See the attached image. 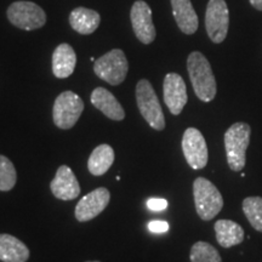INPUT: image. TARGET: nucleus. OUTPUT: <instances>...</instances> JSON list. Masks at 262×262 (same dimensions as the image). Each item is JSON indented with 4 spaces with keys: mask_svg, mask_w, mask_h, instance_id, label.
Wrapping results in <instances>:
<instances>
[{
    "mask_svg": "<svg viewBox=\"0 0 262 262\" xmlns=\"http://www.w3.org/2000/svg\"><path fill=\"white\" fill-rule=\"evenodd\" d=\"M187 70L196 97L203 102L214 100L217 86L208 58L199 51L191 52L187 58Z\"/></svg>",
    "mask_w": 262,
    "mask_h": 262,
    "instance_id": "f257e3e1",
    "label": "nucleus"
},
{
    "mask_svg": "<svg viewBox=\"0 0 262 262\" xmlns=\"http://www.w3.org/2000/svg\"><path fill=\"white\" fill-rule=\"evenodd\" d=\"M251 127L247 123H234L225 134L227 163L233 171H242L247 163V149L250 143Z\"/></svg>",
    "mask_w": 262,
    "mask_h": 262,
    "instance_id": "f03ea898",
    "label": "nucleus"
},
{
    "mask_svg": "<svg viewBox=\"0 0 262 262\" xmlns=\"http://www.w3.org/2000/svg\"><path fill=\"white\" fill-rule=\"evenodd\" d=\"M193 196L195 210L199 217L210 221L224 208V198L211 181L205 178H196L193 182Z\"/></svg>",
    "mask_w": 262,
    "mask_h": 262,
    "instance_id": "7ed1b4c3",
    "label": "nucleus"
},
{
    "mask_svg": "<svg viewBox=\"0 0 262 262\" xmlns=\"http://www.w3.org/2000/svg\"><path fill=\"white\" fill-rule=\"evenodd\" d=\"M136 102L141 116L155 130L165 127V118L152 84L147 79L140 80L136 85Z\"/></svg>",
    "mask_w": 262,
    "mask_h": 262,
    "instance_id": "20e7f679",
    "label": "nucleus"
},
{
    "mask_svg": "<svg viewBox=\"0 0 262 262\" xmlns=\"http://www.w3.org/2000/svg\"><path fill=\"white\" fill-rule=\"evenodd\" d=\"M129 63L120 49H113L94 63V72L100 79L111 85H119L125 80Z\"/></svg>",
    "mask_w": 262,
    "mask_h": 262,
    "instance_id": "39448f33",
    "label": "nucleus"
},
{
    "mask_svg": "<svg viewBox=\"0 0 262 262\" xmlns=\"http://www.w3.org/2000/svg\"><path fill=\"white\" fill-rule=\"evenodd\" d=\"M84 111L83 100L73 91H63L57 96L52 110L54 123L58 129L70 130L77 124Z\"/></svg>",
    "mask_w": 262,
    "mask_h": 262,
    "instance_id": "423d86ee",
    "label": "nucleus"
},
{
    "mask_svg": "<svg viewBox=\"0 0 262 262\" xmlns=\"http://www.w3.org/2000/svg\"><path fill=\"white\" fill-rule=\"evenodd\" d=\"M8 18L15 27L24 31L41 28L47 24V14L40 6L32 2H15L9 6Z\"/></svg>",
    "mask_w": 262,
    "mask_h": 262,
    "instance_id": "0eeeda50",
    "label": "nucleus"
},
{
    "mask_svg": "<svg viewBox=\"0 0 262 262\" xmlns=\"http://www.w3.org/2000/svg\"><path fill=\"white\" fill-rule=\"evenodd\" d=\"M229 27V11L225 0H209L205 12V28L209 38L220 44L227 37Z\"/></svg>",
    "mask_w": 262,
    "mask_h": 262,
    "instance_id": "6e6552de",
    "label": "nucleus"
},
{
    "mask_svg": "<svg viewBox=\"0 0 262 262\" xmlns=\"http://www.w3.org/2000/svg\"><path fill=\"white\" fill-rule=\"evenodd\" d=\"M183 156L192 169L198 170L205 168L208 164L209 152L206 141L203 134L195 127H188L182 137Z\"/></svg>",
    "mask_w": 262,
    "mask_h": 262,
    "instance_id": "1a4fd4ad",
    "label": "nucleus"
},
{
    "mask_svg": "<svg viewBox=\"0 0 262 262\" xmlns=\"http://www.w3.org/2000/svg\"><path fill=\"white\" fill-rule=\"evenodd\" d=\"M131 25L136 38L142 44H150L156 39V28L153 25L152 10L143 0L134 3L130 11Z\"/></svg>",
    "mask_w": 262,
    "mask_h": 262,
    "instance_id": "9d476101",
    "label": "nucleus"
},
{
    "mask_svg": "<svg viewBox=\"0 0 262 262\" xmlns=\"http://www.w3.org/2000/svg\"><path fill=\"white\" fill-rule=\"evenodd\" d=\"M111 193L107 188L100 187L89 194L84 195L75 206V219L79 222L93 220L102 212L110 204Z\"/></svg>",
    "mask_w": 262,
    "mask_h": 262,
    "instance_id": "9b49d317",
    "label": "nucleus"
},
{
    "mask_svg": "<svg viewBox=\"0 0 262 262\" xmlns=\"http://www.w3.org/2000/svg\"><path fill=\"white\" fill-rule=\"evenodd\" d=\"M164 102L173 116H179L187 103V88L185 80L178 73H169L164 78Z\"/></svg>",
    "mask_w": 262,
    "mask_h": 262,
    "instance_id": "f8f14e48",
    "label": "nucleus"
},
{
    "mask_svg": "<svg viewBox=\"0 0 262 262\" xmlns=\"http://www.w3.org/2000/svg\"><path fill=\"white\" fill-rule=\"evenodd\" d=\"M52 194L61 201H73L80 194V186L74 172L67 165L57 169L56 175L50 183Z\"/></svg>",
    "mask_w": 262,
    "mask_h": 262,
    "instance_id": "ddd939ff",
    "label": "nucleus"
},
{
    "mask_svg": "<svg viewBox=\"0 0 262 262\" xmlns=\"http://www.w3.org/2000/svg\"><path fill=\"white\" fill-rule=\"evenodd\" d=\"M91 103L101 111L104 116L110 119L123 120L125 118V112L119 101L114 97V95L104 88H96L91 94Z\"/></svg>",
    "mask_w": 262,
    "mask_h": 262,
    "instance_id": "4468645a",
    "label": "nucleus"
},
{
    "mask_svg": "<svg viewBox=\"0 0 262 262\" xmlns=\"http://www.w3.org/2000/svg\"><path fill=\"white\" fill-rule=\"evenodd\" d=\"M77 64V55L70 44H60L52 54V73L58 79H64L73 74Z\"/></svg>",
    "mask_w": 262,
    "mask_h": 262,
    "instance_id": "2eb2a0df",
    "label": "nucleus"
},
{
    "mask_svg": "<svg viewBox=\"0 0 262 262\" xmlns=\"http://www.w3.org/2000/svg\"><path fill=\"white\" fill-rule=\"evenodd\" d=\"M172 15L179 28L185 34H194L198 29L199 21L191 0H171Z\"/></svg>",
    "mask_w": 262,
    "mask_h": 262,
    "instance_id": "dca6fc26",
    "label": "nucleus"
},
{
    "mask_svg": "<svg viewBox=\"0 0 262 262\" xmlns=\"http://www.w3.org/2000/svg\"><path fill=\"white\" fill-rule=\"evenodd\" d=\"M29 249L11 234H0V261L3 262H27Z\"/></svg>",
    "mask_w": 262,
    "mask_h": 262,
    "instance_id": "f3484780",
    "label": "nucleus"
},
{
    "mask_svg": "<svg viewBox=\"0 0 262 262\" xmlns=\"http://www.w3.org/2000/svg\"><path fill=\"white\" fill-rule=\"evenodd\" d=\"M101 16L95 10L86 8H77L71 12L70 25L79 34L88 35L98 28Z\"/></svg>",
    "mask_w": 262,
    "mask_h": 262,
    "instance_id": "a211bd4d",
    "label": "nucleus"
},
{
    "mask_svg": "<svg viewBox=\"0 0 262 262\" xmlns=\"http://www.w3.org/2000/svg\"><path fill=\"white\" fill-rule=\"evenodd\" d=\"M216 241L222 248H232L244 241V229L232 220H219L215 224Z\"/></svg>",
    "mask_w": 262,
    "mask_h": 262,
    "instance_id": "6ab92c4d",
    "label": "nucleus"
},
{
    "mask_svg": "<svg viewBox=\"0 0 262 262\" xmlns=\"http://www.w3.org/2000/svg\"><path fill=\"white\" fill-rule=\"evenodd\" d=\"M114 163V150L110 145H100L93 150L88 160V169L94 176H102Z\"/></svg>",
    "mask_w": 262,
    "mask_h": 262,
    "instance_id": "aec40b11",
    "label": "nucleus"
},
{
    "mask_svg": "<svg viewBox=\"0 0 262 262\" xmlns=\"http://www.w3.org/2000/svg\"><path fill=\"white\" fill-rule=\"evenodd\" d=\"M243 211L249 224L258 232H262V198L248 196L243 201Z\"/></svg>",
    "mask_w": 262,
    "mask_h": 262,
    "instance_id": "412c9836",
    "label": "nucleus"
},
{
    "mask_svg": "<svg viewBox=\"0 0 262 262\" xmlns=\"http://www.w3.org/2000/svg\"><path fill=\"white\" fill-rule=\"evenodd\" d=\"M189 258L191 262H222L216 248L206 242H196L195 244H193Z\"/></svg>",
    "mask_w": 262,
    "mask_h": 262,
    "instance_id": "4be33fe9",
    "label": "nucleus"
},
{
    "mask_svg": "<svg viewBox=\"0 0 262 262\" xmlns=\"http://www.w3.org/2000/svg\"><path fill=\"white\" fill-rule=\"evenodd\" d=\"M17 172L11 160L5 156H0V191L8 192L15 187Z\"/></svg>",
    "mask_w": 262,
    "mask_h": 262,
    "instance_id": "5701e85b",
    "label": "nucleus"
},
{
    "mask_svg": "<svg viewBox=\"0 0 262 262\" xmlns=\"http://www.w3.org/2000/svg\"><path fill=\"white\" fill-rule=\"evenodd\" d=\"M147 206L153 211H162L164 209H166L168 202L162 198H150L147 201Z\"/></svg>",
    "mask_w": 262,
    "mask_h": 262,
    "instance_id": "b1692460",
    "label": "nucleus"
},
{
    "mask_svg": "<svg viewBox=\"0 0 262 262\" xmlns=\"http://www.w3.org/2000/svg\"><path fill=\"white\" fill-rule=\"evenodd\" d=\"M148 228L153 233H165L169 229V224L166 221H150Z\"/></svg>",
    "mask_w": 262,
    "mask_h": 262,
    "instance_id": "393cba45",
    "label": "nucleus"
},
{
    "mask_svg": "<svg viewBox=\"0 0 262 262\" xmlns=\"http://www.w3.org/2000/svg\"><path fill=\"white\" fill-rule=\"evenodd\" d=\"M249 2H250L251 6H254L256 10L262 11V0H249Z\"/></svg>",
    "mask_w": 262,
    "mask_h": 262,
    "instance_id": "a878e982",
    "label": "nucleus"
},
{
    "mask_svg": "<svg viewBox=\"0 0 262 262\" xmlns=\"http://www.w3.org/2000/svg\"><path fill=\"white\" fill-rule=\"evenodd\" d=\"M86 262H100V261H86Z\"/></svg>",
    "mask_w": 262,
    "mask_h": 262,
    "instance_id": "bb28decb",
    "label": "nucleus"
}]
</instances>
